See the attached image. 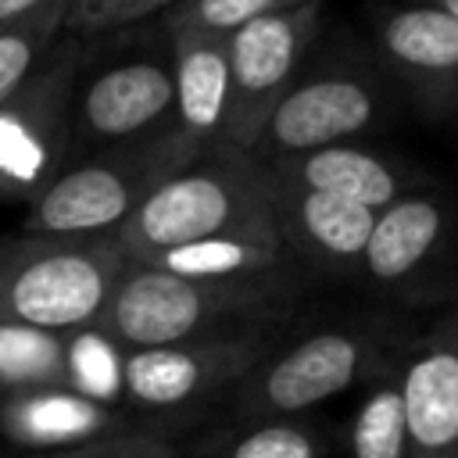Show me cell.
<instances>
[{
	"label": "cell",
	"mask_w": 458,
	"mask_h": 458,
	"mask_svg": "<svg viewBox=\"0 0 458 458\" xmlns=\"http://www.w3.org/2000/svg\"><path fill=\"white\" fill-rule=\"evenodd\" d=\"M211 236L279 243L268 175L247 150L225 143L200 150L190 165L165 175L114 233L132 265H147L172 247Z\"/></svg>",
	"instance_id": "cell-1"
},
{
	"label": "cell",
	"mask_w": 458,
	"mask_h": 458,
	"mask_svg": "<svg viewBox=\"0 0 458 458\" xmlns=\"http://www.w3.org/2000/svg\"><path fill=\"white\" fill-rule=\"evenodd\" d=\"M129 265L114 236H7L0 240V322L50 333L97 326Z\"/></svg>",
	"instance_id": "cell-2"
},
{
	"label": "cell",
	"mask_w": 458,
	"mask_h": 458,
	"mask_svg": "<svg viewBox=\"0 0 458 458\" xmlns=\"http://www.w3.org/2000/svg\"><path fill=\"white\" fill-rule=\"evenodd\" d=\"M193 150L175 129L104 147L97 157L68 165L29 208V236H114L140 200L172 172L190 165Z\"/></svg>",
	"instance_id": "cell-3"
},
{
	"label": "cell",
	"mask_w": 458,
	"mask_h": 458,
	"mask_svg": "<svg viewBox=\"0 0 458 458\" xmlns=\"http://www.w3.org/2000/svg\"><path fill=\"white\" fill-rule=\"evenodd\" d=\"M268 297V283L254 279H186L154 265H129L97 326L122 347H168L200 340L218 318L254 308Z\"/></svg>",
	"instance_id": "cell-4"
},
{
	"label": "cell",
	"mask_w": 458,
	"mask_h": 458,
	"mask_svg": "<svg viewBox=\"0 0 458 458\" xmlns=\"http://www.w3.org/2000/svg\"><path fill=\"white\" fill-rule=\"evenodd\" d=\"M318 21H322L318 0H301L258 14L225 36V50H229V107L222 129L225 147L247 154L254 150L276 100L304 72Z\"/></svg>",
	"instance_id": "cell-5"
},
{
	"label": "cell",
	"mask_w": 458,
	"mask_h": 458,
	"mask_svg": "<svg viewBox=\"0 0 458 458\" xmlns=\"http://www.w3.org/2000/svg\"><path fill=\"white\" fill-rule=\"evenodd\" d=\"M75 50L47 54L36 75L0 104V204H32L75 154Z\"/></svg>",
	"instance_id": "cell-6"
},
{
	"label": "cell",
	"mask_w": 458,
	"mask_h": 458,
	"mask_svg": "<svg viewBox=\"0 0 458 458\" xmlns=\"http://www.w3.org/2000/svg\"><path fill=\"white\" fill-rule=\"evenodd\" d=\"M175 111L172 43L168 50L143 47L75 72L72 86V136L75 147H118L165 129Z\"/></svg>",
	"instance_id": "cell-7"
},
{
	"label": "cell",
	"mask_w": 458,
	"mask_h": 458,
	"mask_svg": "<svg viewBox=\"0 0 458 458\" xmlns=\"http://www.w3.org/2000/svg\"><path fill=\"white\" fill-rule=\"evenodd\" d=\"M379 111L383 89L369 68L336 64L311 75L301 72L276 100L250 154L261 150L268 157H286L329 143H347L351 136L365 132L379 118Z\"/></svg>",
	"instance_id": "cell-8"
},
{
	"label": "cell",
	"mask_w": 458,
	"mask_h": 458,
	"mask_svg": "<svg viewBox=\"0 0 458 458\" xmlns=\"http://www.w3.org/2000/svg\"><path fill=\"white\" fill-rule=\"evenodd\" d=\"M258 340H186L168 347L125 351L122 401L136 408H179L243 376L258 361Z\"/></svg>",
	"instance_id": "cell-9"
},
{
	"label": "cell",
	"mask_w": 458,
	"mask_h": 458,
	"mask_svg": "<svg viewBox=\"0 0 458 458\" xmlns=\"http://www.w3.org/2000/svg\"><path fill=\"white\" fill-rule=\"evenodd\" d=\"M365 351L347 333H315L276 358L247 386L243 408L258 415H290L344 394L361 372Z\"/></svg>",
	"instance_id": "cell-10"
},
{
	"label": "cell",
	"mask_w": 458,
	"mask_h": 458,
	"mask_svg": "<svg viewBox=\"0 0 458 458\" xmlns=\"http://www.w3.org/2000/svg\"><path fill=\"white\" fill-rule=\"evenodd\" d=\"M125 433L118 408L89 401L72 386H32L0 397V440L29 454L72 451Z\"/></svg>",
	"instance_id": "cell-11"
},
{
	"label": "cell",
	"mask_w": 458,
	"mask_h": 458,
	"mask_svg": "<svg viewBox=\"0 0 458 458\" xmlns=\"http://www.w3.org/2000/svg\"><path fill=\"white\" fill-rule=\"evenodd\" d=\"M376 39L386 64L426 100H458V21L433 4L390 7L376 21Z\"/></svg>",
	"instance_id": "cell-12"
},
{
	"label": "cell",
	"mask_w": 458,
	"mask_h": 458,
	"mask_svg": "<svg viewBox=\"0 0 458 458\" xmlns=\"http://www.w3.org/2000/svg\"><path fill=\"white\" fill-rule=\"evenodd\" d=\"M268 204H272L276 233L293 240L304 254L333 261V265L361 261L376 211L354 200L333 197V193L283 182L276 175H268Z\"/></svg>",
	"instance_id": "cell-13"
},
{
	"label": "cell",
	"mask_w": 458,
	"mask_h": 458,
	"mask_svg": "<svg viewBox=\"0 0 458 458\" xmlns=\"http://www.w3.org/2000/svg\"><path fill=\"white\" fill-rule=\"evenodd\" d=\"M172 82H175L172 129L193 150H208L222 143L225 107H229L225 36L172 29Z\"/></svg>",
	"instance_id": "cell-14"
},
{
	"label": "cell",
	"mask_w": 458,
	"mask_h": 458,
	"mask_svg": "<svg viewBox=\"0 0 458 458\" xmlns=\"http://www.w3.org/2000/svg\"><path fill=\"white\" fill-rule=\"evenodd\" d=\"M397 394L408 454L458 458V347H429L415 354Z\"/></svg>",
	"instance_id": "cell-15"
},
{
	"label": "cell",
	"mask_w": 458,
	"mask_h": 458,
	"mask_svg": "<svg viewBox=\"0 0 458 458\" xmlns=\"http://www.w3.org/2000/svg\"><path fill=\"white\" fill-rule=\"evenodd\" d=\"M268 175L293 182V186H304V190L354 200L369 211H379L390 200H397L401 186H404V179L397 175V168L386 157L361 150V147H351V143H329L318 150L272 157Z\"/></svg>",
	"instance_id": "cell-16"
},
{
	"label": "cell",
	"mask_w": 458,
	"mask_h": 458,
	"mask_svg": "<svg viewBox=\"0 0 458 458\" xmlns=\"http://www.w3.org/2000/svg\"><path fill=\"white\" fill-rule=\"evenodd\" d=\"M444 236V208L433 197H397L376 211L361 265L372 279L394 283L411 276Z\"/></svg>",
	"instance_id": "cell-17"
},
{
	"label": "cell",
	"mask_w": 458,
	"mask_h": 458,
	"mask_svg": "<svg viewBox=\"0 0 458 458\" xmlns=\"http://www.w3.org/2000/svg\"><path fill=\"white\" fill-rule=\"evenodd\" d=\"M276 261H279V243L272 240L211 236V240L172 247L147 265L186 276V279H254V276H265Z\"/></svg>",
	"instance_id": "cell-18"
},
{
	"label": "cell",
	"mask_w": 458,
	"mask_h": 458,
	"mask_svg": "<svg viewBox=\"0 0 458 458\" xmlns=\"http://www.w3.org/2000/svg\"><path fill=\"white\" fill-rule=\"evenodd\" d=\"M68 333L0 322V397L32 386H64Z\"/></svg>",
	"instance_id": "cell-19"
},
{
	"label": "cell",
	"mask_w": 458,
	"mask_h": 458,
	"mask_svg": "<svg viewBox=\"0 0 458 458\" xmlns=\"http://www.w3.org/2000/svg\"><path fill=\"white\" fill-rule=\"evenodd\" d=\"M122 361L125 351L100 326L72 329L64 344V386L114 408L122 401Z\"/></svg>",
	"instance_id": "cell-20"
},
{
	"label": "cell",
	"mask_w": 458,
	"mask_h": 458,
	"mask_svg": "<svg viewBox=\"0 0 458 458\" xmlns=\"http://www.w3.org/2000/svg\"><path fill=\"white\" fill-rule=\"evenodd\" d=\"M64 11L68 7H50L0 29V104L11 100L36 75V68L50 54L57 25L64 21Z\"/></svg>",
	"instance_id": "cell-21"
},
{
	"label": "cell",
	"mask_w": 458,
	"mask_h": 458,
	"mask_svg": "<svg viewBox=\"0 0 458 458\" xmlns=\"http://www.w3.org/2000/svg\"><path fill=\"white\" fill-rule=\"evenodd\" d=\"M351 451L354 458H411L397 386L383 383L361 401L351 426Z\"/></svg>",
	"instance_id": "cell-22"
},
{
	"label": "cell",
	"mask_w": 458,
	"mask_h": 458,
	"mask_svg": "<svg viewBox=\"0 0 458 458\" xmlns=\"http://www.w3.org/2000/svg\"><path fill=\"white\" fill-rule=\"evenodd\" d=\"M301 0H182V7L172 14V29H197V32H215L229 36L243 21L290 7Z\"/></svg>",
	"instance_id": "cell-23"
},
{
	"label": "cell",
	"mask_w": 458,
	"mask_h": 458,
	"mask_svg": "<svg viewBox=\"0 0 458 458\" xmlns=\"http://www.w3.org/2000/svg\"><path fill=\"white\" fill-rule=\"evenodd\" d=\"M218 458H318V440L297 422H261Z\"/></svg>",
	"instance_id": "cell-24"
},
{
	"label": "cell",
	"mask_w": 458,
	"mask_h": 458,
	"mask_svg": "<svg viewBox=\"0 0 458 458\" xmlns=\"http://www.w3.org/2000/svg\"><path fill=\"white\" fill-rule=\"evenodd\" d=\"M172 0H68V25L79 32H107V29H122L129 21H140L161 7H168Z\"/></svg>",
	"instance_id": "cell-25"
},
{
	"label": "cell",
	"mask_w": 458,
	"mask_h": 458,
	"mask_svg": "<svg viewBox=\"0 0 458 458\" xmlns=\"http://www.w3.org/2000/svg\"><path fill=\"white\" fill-rule=\"evenodd\" d=\"M29 458H175V451L168 444H161L157 437H143V433H118V437H104L72 451H54V454H29Z\"/></svg>",
	"instance_id": "cell-26"
},
{
	"label": "cell",
	"mask_w": 458,
	"mask_h": 458,
	"mask_svg": "<svg viewBox=\"0 0 458 458\" xmlns=\"http://www.w3.org/2000/svg\"><path fill=\"white\" fill-rule=\"evenodd\" d=\"M50 7H68V0H0V29L25 21L39 11H50Z\"/></svg>",
	"instance_id": "cell-27"
},
{
	"label": "cell",
	"mask_w": 458,
	"mask_h": 458,
	"mask_svg": "<svg viewBox=\"0 0 458 458\" xmlns=\"http://www.w3.org/2000/svg\"><path fill=\"white\" fill-rule=\"evenodd\" d=\"M419 4H433V7H440L444 14H451L458 21V0H419Z\"/></svg>",
	"instance_id": "cell-28"
}]
</instances>
